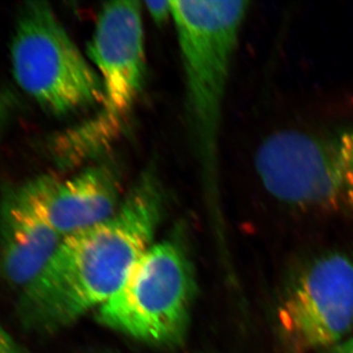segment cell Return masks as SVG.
Segmentation results:
<instances>
[{
    "mask_svg": "<svg viewBox=\"0 0 353 353\" xmlns=\"http://www.w3.org/2000/svg\"><path fill=\"white\" fill-rule=\"evenodd\" d=\"M194 267L180 241L148 248L119 292L99 308V321L148 343L176 345L185 339L196 294Z\"/></svg>",
    "mask_w": 353,
    "mask_h": 353,
    "instance_id": "obj_6",
    "label": "cell"
},
{
    "mask_svg": "<svg viewBox=\"0 0 353 353\" xmlns=\"http://www.w3.org/2000/svg\"><path fill=\"white\" fill-rule=\"evenodd\" d=\"M278 329L289 353L340 345L353 330V259L333 253L312 262L278 308Z\"/></svg>",
    "mask_w": 353,
    "mask_h": 353,
    "instance_id": "obj_7",
    "label": "cell"
},
{
    "mask_svg": "<svg viewBox=\"0 0 353 353\" xmlns=\"http://www.w3.org/2000/svg\"><path fill=\"white\" fill-rule=\"evenodd\" d=\"M254 168L267 194L285 206L353 212V124L272 132Z\"/></svg>",
    "mask_w": 353,
    "mask_h": 353,
    "instance_id": "obj_4",
    "label": "cell"
},
{
    "mask_svg": "<svg viewBox=\"0 0 353 353\" xmlns=\"http://www.w3.org/2000/svg\"><path fill=\"white\" fill-rule=\"evenodd\" d=\"M248 1H172L185 85V111L202 190L221 194L223 112Z\"/></svg>",
    "mask_w": 353,
    "mask_h": 353,
    "instance_id": "obj_2",
    "label": "cell"
},
{
    "mask_svg": "<svg viewBox=\"0 0 353 353\" xmlns=\"http://www.w3.org/2000/svg\"><path fill=\"white\" fill-rule=\"evenodd\" d=\"M143 4L157 25L165 24L173 17L172 1H146Z\"/></svg>",
    "mask_w": 353,
    "mask_h": 353,
    "instance_id": "obj_9",
    "label": "cell"
},
{
    "mask_svg": "<svg viewBox=\"0 0 353 353\" xmlns=\"http://www.w3.org/2000/svg\"><path fill=\"white\" fill-rule=\"evenodd\" d=\"M38 181L46 218L63 239L108 219L124 197L120 172L110 160L92 162L68 179L46 174Z\"/></svg>",
    "mask_w": 353,
    "mask_h": 353,
    "instance_id": "obj_8",
    "label": "cell"
},
{
    "mask_svg": "<svg viewBox=\"0 0 353 353\" xmlns=\"http://www.w3.org/2000/svg\"><path fill=\"white\" fill-rule=\"evenodd\" d=\"M0 353H21L12 336L7 333L0 323Z\"/></svg>",
    "mask_w": 353,
    "mask_h": 353,
    "instance_id": "obj_10",
    "label": "cell"
},
{
    "mask_svg": "<svg viewBox=\"0 0 353 353\" xmlns=\"http://www.w3.org/2000/svg\"><path fill=\"white\" fill-rule=\"evenodd\" d=\"M143 4L106 2L99 11L88 57L99 73L102 101L99 112L57 134L51 155L62 167L97 161L119 138L145 88L146 63Z\"/></svg>",
    "mask_w": 353,
    "mask_h": 353,
    "instance_id": "obj_3",
    "label": "cell"
},
{
    "mask_svg": "<svg viewBox=\"0 0 353 353\" xmlns=\"http://www.w3.org/2000/svg\"><path fill=\"white\" fill-rule=\"evenodd\" d=\"M13 99L10 94L6 92H0V125L6 120L7 115L12 108Z\"/></svg>",
    "mask_w": 353,
    "mask_h": 353,
    "instance_id": "obj_11",
    "label": "cell"
},
{
    "mask_svg": "<svg viewBox=\"0 0 353 353\" xmlns=\"http://www.w3.org/2000/svg\"><path fill=\"white\" fill-rule=\"evenodd\" d=\"M10 62L21 90L53 115L101 105L99 73L48 2H28L20 9Z\"/></svg>",
    "mask_w": 353,
    "mask_h": 353,
    "instance_id": "obj_5",
    "label": "cell"
},
{
    "mask_svg": "<svg viewBox=\"0 0 353 353\" xmlns=\"http://www.w3.org/2000/svg\"><path fill=\"white\" fill-rule=\"evenodd\" d=\"M165 199L157 165L150 163L111 217L62 241L34 292L18 309L23 324L51 333L112 299L152 246Z\"/></svg>",
    "mask_w": 353,
    "mask_h": 353,
    "instance_id": "obj_1",
    "label": "cell"
},
{
    "mask_svg": "<svg viewBox=\"0 0 353 353\" xmlns=\"http://www.w3.org/2000/svg\"><path fill=\"white\" fill-rule=\"evenodd\" d=\"M328 352L329 353H353V338L343 341L340 345L331 348Z\"/></svg>",
    "mask_w": 353,
    "mask_h": 353,
    "instance_id": "obj_12",
    "label": "cell"
}]
</instances>
